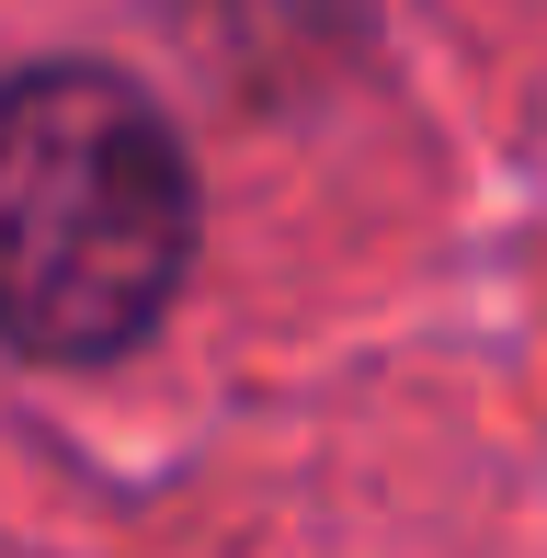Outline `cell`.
<instances>
[{"mask_svg":"<svg viewBox=\"0 0 547 558\" xmlns=\"http://www.w3.org/2000/svg\"><path fill=\"white\" fill-rule=\"evenodd\" d=\"M194 263V171L171 114L114 69L0 81V342L104 365L160 331Z\"/></svg>","mask_w":547,"mask_h":558,"instance_id":"1","label":"cell"}]
</instances>
